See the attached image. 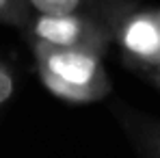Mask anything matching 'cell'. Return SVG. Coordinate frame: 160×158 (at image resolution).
<instances>
[{
    "label": "cell",
    "mask_w": 160,
    "mask_h": 158,
    "mask_svg": "<svg viewBox=\"0 0 160 158\" xmlns=\"http://www.w3.org/2000/svg\"><path fill=\"white\" fill-rule=\"evenodd\" d=\"M108 26L130 67L149 72L160 65V7L119 2L110 11Z\"/></svg>",
    "instance_id": "cell-2"
},
{
    "label": "cell",
    "mask_w": 160,
    "mask_h": 158,
    "mask_svg": "<svg viewBox=\"0 0 160 158\" xmlns=\"http://www.w3.org/2000/svg\"><path fill=\"white\" fill-rule=\"evenodd\" d=\"M28 43H43L61 50H84L104 56L112 33L104 20L91 15H35L24 28Z\"/></svg>",
    "instance_id": "cell-3"
},
{
    "label": "cell",
    "mask_w": 160,
    "mask_h": 158,
    "mask_svg": "<svg viewBox=\"0 0 160 158\" xmlns=\"http://www.w3.org/2000/svg\"><path fill=\"white\" fill-rule=\"evenodd\" d=\"M15 89H18V80H15V74L13 69L0 61V108L9 104L15 95Z\"/></svg>",
    "instance_id": "cell-7"
},
{
    "label": "cell",
    "mask_w": 160,
    "mask_h": 158,
    "mask_svg": "<svg viewBox=\"0 0 160 158\" xmlns=\"http://www.w3.org/2000/svg\"><path fill=\"white\" fill-rule=\"evenodd\" d=\"M28 46L37 61V74L54 98L67 104H93L110 93V78L102 65V56L43 43Z\"/></svg>",
    "instance_id": "cell-1"
},
{
    "label": "cell",
    "mask_w": 160,
    "mask_h": 158,
    "mask_svg": "<svg viewBox=\"0 0 160 158\" xmlns=\"http://www.w3.org/2000/svg\"><path fill=\"white\" fill-rule=\"evenodd\" d=\"M35 15H91L102 18L98 0H28Z\"/></svg>",
    "instance_id": "cell-4"
},
{
    "label": "cell",
    "mask_w": 160,
    "mask_h": 158,
    "mask_svg": "<svg viewBox=\"0 0 160 158\" xmlns=\"http://www.w3.org/2000/svg\"><path fill=\"white\" fill-rule=\"evenodd\" d=\"M30 18H32V11L28 0H0V22L24 30Z\"/></svg>",
    "instance_id": "cell-5"
},
{
    "label": "cell",
    "mask_w": 160,
    "mask_h": 158,
    "mask_svg": "<svg viewBox=\"0 0 160 158\" xmlns=\"http://www.w3.org/2000/svg\"><path fill=\"white\" fill-rule=\"evenodd\" d=\"M136 139L145 152V158H160V124H154V121L138 124Z\"/></svg>",
    "instance_id": "cell-6"
},
{
    "label": "cell",
    "mask_w": 160,
    "mask_h": 158,
    "mask_svg": "<svg viewBox=\"0 0 160 158\" xmlns=\"http://www.w3.org/2000/svg\"><path fill=\"white\" fill-rule=\"evenodd\" d=\"M145 74H147V78L152 80L156 87H160V65H156L154 69H149V72H145Z\"/></svg>",
    "instance_id": "cell-8"
}]
</instances>
